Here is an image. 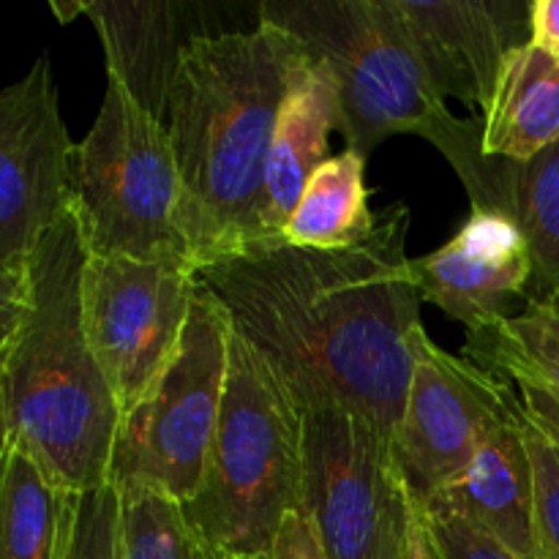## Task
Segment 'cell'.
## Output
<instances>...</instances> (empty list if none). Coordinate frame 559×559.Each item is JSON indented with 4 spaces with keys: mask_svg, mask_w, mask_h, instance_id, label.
Instances as JSON below:
<instances>
[{
    "mask_svg": "<svg viewBox=\"0 0 559 559\" xmlns=\"http://www.w3.org/2000/svg\"><path fill=\"white\" fill-rule=\"evenodd\" d=\"M409 224L399 202L347 249H298L278 238L200 267L197 282L304 413L349 409L393 437L424 333Z\"/></svg>",
    "mask_w": 559,
    "mask_h": 559,
    "instance_id": "cell-1",
    "label": "cell"
},
{
    "mask_svg": "<svg viewBox=\"0 0 559 559\" xmlns=\"http://www.w3.org/2000/svg\"><path fill=\"white\" fill-rule=\"evenodd\" d=\"M300 58L304 47L265 20L191 36L180 52L164 126L194 271L265 243L257 216L267 153Z\"/></svg>",
    "mask_w": 559,
    "mask_h": 559,
    "instance_id": "cell-2",
    "label": "cell"
},
{
    "mask_svg": "<svg viewBox=\"0 0 559 559\" xmlns=\"http://www.w3.org/2000/svg\"><path fill=\"white\" fill-rule=\"evenodd\" d=\"M87 249L71 202L25 260V298L0 364L9 440L60 489H104L123 413L82 320Z\"/></svg>",
    "mask_w": 559,
    "mask_h": 559,
    "instance_id": "cell-3",
    "label": "cell"
},
{
    "mask_svg": "<svg viewBox=\"0 0 559 559\" xmlns=\"http://www.w3.org/2000/svg\"><path fill=\"white\" fill-rule=\"evenodd\" d=\"M260 20L287 31L336 76L342 134L369 158L382 140H429L467 178L484 162L480 118H453L404 36L391 0H265Z\"/></svg>",
    "mask_w": 559,
    "mask_h": 559,
    "instance_id": "cell-4",
    "label": "cell"
},
{
    "mask_svg": "<svg viewBox=\"0 0 559 559\" xmlns=\"http://www.w3.org/2000/svg\"><path fill=\"white\" fill-rule=\"evenodd\" d=\"M304 508V409L271 366L229 333L216 435L183 516L213 559H267Z\"/></svg>",
    "mask_w": 559,
    "mask_h": 559,
    "instance_id": "cell-5",
    "label": "cell"
},
{
    "mask_svg": "<svg viewBox=\"0 0 559 559\" xmlns=\"http://www.w3.org/2000/svg\"><path fill=\"white\" fill-rule=\"evenodd\" d=\"M180 205L183 186L167 126L107 80L102 109L71 164V211L87 254L194 271Z\"/></svg>",
    "mask_w": 559,
    "mask_h": 559,
    "instance_id": "cell-6",
    "label": "cell"
},
{
    "mask_svg": "<svg viewBox=\"0 0 559 559\" xmlns=\"http://www.w3.org/2000/svg\"><path fill=\"white\" fill-rule=\"evenodd\" d=\"M229 333L218 300L197 289L173 360L120 418L107 478L112 489H151L180 506L197 495L222 413Z\"/></svg>",
    "mask_w": 559,
    "mask_h": 559,
    "instance_id": "cell-7",
    "label": "cell"
},
{
    "mask_svg": "<svg viewBox=\"0 0 559 559\" xmlns=\"http://www.w3.org/2000/svg\"><path fill=\"white\" fill-rule=\"evenodd\" d=\"M304 513L325 559L407 557L418 502L393 437L349 409H306Z\"/></svg>",
    "mask_w": 559,
    "mask_h": 559,
    "instance_id": "cell-8",
    "label": "cell"
},
{
    "mask_svg": "<svg viewBox=\"0 0 559 559\" xmlns=\"http://www.w3.org/2000/svg\"><path fill=\"white\" fill-rule=\"evenodd\" d=\"M197 289L191 267L87 254L82 320L120 413H129L173 360Z\"/></svg>",
    "mask_w": 559,
    "mask_h": 559,
    "instance_id": "cell-9",
    "label": "cell"
},
{
    "mask_svg": "<svg viewBox=\"0 0 559 559\" xmlns=\"http://www.w3.org/2000/svg\"><path fill=\"white\" fill-rule=\"evenodd\" d=\"M516 402L502 377L445 353L420 333L407 402L393 435L413 500L426 506L469 464L480 440Z\"/></svg>",
    "mask_w": 559,
    "mask_h": 559,
    "instance_id": "cell-10",
    "label": "cell"
},
{
    "mask_svg": "<svg viewBox=\"0 0 559 559\" xmlns=\"http://www.w3.org/2000/svg\"><path fill=\"white\" fill-rule=\"evenodd\" d=\"M74 142L47 55L0 91V271H20L71 202Z\"/></svg>",
    "mask_w": 559,
    "mask_h": 559,
    "instance_id": "cell-11",
    "label": "cell"
},
{
    "mask_svg": "<svg viewBox=\"0 0 559 559\" xmlns=\"http://www.w3.org/2000/svg\"><path fill=\"white\" fill-rule=\"evenodd\" d=\"M391 9L435 91L484 118L506 58L530 44V3L391 0Z\"/></svg>",
    "mask_w": 559,
    "mask_h": 559,
    "instance_id": "cell-12",
    "label": "cell"
},
{
    "mask_svg": "<svg viewBox=\"0 0 559 559\" xmlns=\"http://www.w3.org/2000/svg\"><path fill=\"white\" fill-rule=\"evenodd\" d=\"M415 289L467 338L486 336L513 317V304L530 298L533 257L516 218L497 211H469L464 227L442 249L409 260Z\"/></svg>",
    "mask_w": 559,
    "mask_h": 559,
    "instance_id": "cell-13",
    "label": "cell"
},
{
    "mask_svg": "<svg viewBox=\"0 0 559 559\" xmlns=\"http://www.w3.org/2000/svg\"><path fill=\"white\" fill-rule=\"evenodd\" d=\"M522 404L508 407L491 424L467 467L437 491L426 506L456 513L522 559H538L535 549L533 459L519 418Z\"/></svg>",
    "mask_w": 559,
    "mask_h": 559,
    "instance_id": "cell-14",
    "label": "cell"
},
{
    "mask_svg": "<svg viewBox=\"0 0 559 559\" xmlns=\"http://www.w3.org/2000/svg\"><path fill=\"white\" fill-rule=\"evenodd\" d=\"M333 131H342L336 76L328 63L304 49L267 153L265 186H262L260 216H257L265 243L278 240L311 175L331 158L328 151H331Z\"/></svg>",
    "mask_w": 559,
    "mask_h": 559,
    "instance_id": "cell-15",
    "label": "cell"
},
{
    "mask_svg": "<svg viewBox=\"0 0 559 559\" xmlns=\"http://www.w3.org/2000/svg\"><path fill=\"white\" fill-rule=\"evenodd\" d=\"M180 5L169 0H96L82 3L107 58V80L156 120L167 118L169 91L180 52L189 38L180 36Z\"/></svg>",
    "mask_w": 559,
    "mask_h": 559,
    "instance_id": "cell-16",
    "label": "cell"
},
{
    "mask_svg": "<svg viewBox=\"0 0 559 559\" xmlns=\"http://www.w3.org/2000/svg\"><path fill=\"white\" fill-rule=\"evenodd\" d=\"M464 358L502 377L522 413L559 445V306L530 298L491 333L467 338Z\"/></svg>",
    "mask_w": 559,
    "mask_h": 559,
    "instance_id": "cell-17",
    "label": "cell"
},
{
    "mask_svg": "<svg viewBox=\"0 0 559 559\" xmlns=\"http://www.w3.org/2000/svg\"><path fill=\"white\" fill-rule=\"evenodd\" d=\"M480 126L489 158L527 164L555 145L559 140V60L533 44L513 49L502 63Z\"/></svg>",
    "mask_w": 559,
    "mask_h": 559,
    "instance_id": "cell-18",
    "label": "cell"
},
{
    "mask_svg": "<svg viewBox=\"0 0 559 559\" xmlns=\"http://www.w3.org/2000/svg\"><path fill=\"white\" fill-rule=\"evenodd\" d=\"M366 158L344 147L306 186L278 238L298 249L336 251L355 246L377 227L366 189Z\"/></svg>",
    "mask_w": 559,
    "mask_h": 559,
    "instance_id": "cell-19",
    "label": "cell"
},
{
    "mask_svg": "<svg viewBox=\"0 0 559 559\" xmlns=\"http://www.w3.org/2000/svg\"><path fill=\"white\" fill-rule=\"evenodd\" d=\"M71 491L16 442L0 453V559H58Z\"/></svg>",
    "mask_w": 559,
    "mask_h": 559,
    "instance_id": "cell-20",
    "label": "cell"
},
{
    "mask_svg": "<svg viewBox=\"0 0 559 559\" xmlns=\"http://www.w3.org/2000/svg\"><path fill=\"white\" fill-rule=\"evenodd\" d=\"M513 218L533 257L530 298L559 306V140L519 164Z\"/></svg>",
    "mask_w": 559,
    "mask_h": 559,
    "instance_id": "cell-21",
    "label": "cell"
},
{
    "mask_svg": "<svg viewBox=\"0 0 559 559\" xmlns=\"http://www.w3.org/2000/svg\"><path fill=\"white\" fill-rule=\"evenodd\" d=\"M118 491V489H115ZM120 497V559H205L183 506L151 489H123Z\"/></svg>",
    "mask_w": 559,
    "mask_h": 559,
    "instance_id": "cell-22",
    "label": "cell"
},
{
    "mask_svg": "<svg viewBox=\"0 0 559 559\" xmlns=\"http://www.w3.org/2000/svg\"><path fill=\"white\" fill-rule=\"evenodd\" d=\"M58 559H120V497L112 486L71 495Z\"/></svg>",
    "mask_w": 559,
    "mask_h": 559,
    "instance_id": "cell-23",
    "label": "cell"
},
{
    "mask_svg": "<svg viewBox=\"0 0 559 559\" xmlns=\"http://www.w3.org/2000/svg\"><path fill=\"white\" fill-rule=\"evenodd\" d=\"M535 480V549L538 559H559V445L519 409Z\"/></svg>",
    "mask_w": 559,
    "mask_h": 559,
    "instance_id": "cell-24",
    "label": "cell"
},
{
    "mask_svg": "<svg viewBox=\"0 0 559 559\" xmlns=\"http://www.w3.org/2000/svg\"><path fill=\"white\" fill-rule=\"evenodd\" d=\"M418 511L437 559H522L456 513L440 508H418Z\"/></svg>",
    "mask_w": 559,
    "mask_h": 559,
    "instance_id": "cell-25",
    "label": "cell"
},
{
    "mask_svg": "<svg viewBox=\"0 0 559 559\" xmlns=\"http://www.w3.org/2000/svg\"><path fill=\"white\" fill-rule=\"evenodd\" d=\"M267 559H325L320 540H317L314 527H311L304 508L295 511L293 516L284 522L282 533H278Z\"/></svg>",
    "mask_w": 559,
    "mask_h": 559,
    "instance_id": "cell-26",
    "label": "cell"
},
{
    "mask_svg": "<svg viewBox=\"0 0 559 559\" xmlns=\"http://www.w3.org/2000/svg\"><path fill=\"white\" fill-rule=\"evenodd\" d=\"M22 267L20 271H0V364H3L5 344L20 320L22 298H25V271Z\"/></svg>",
    "mask_w": 559,
    "mask_h": 559,
    "instance_id": "cell-27",
    "label": "cell"
},
{
    "mask_svg": "<svg viewBox=\"0 0 559 559\" xmlns=\"http://www.w3.org/2000/svg\"><path fill=\"white\" fill-rule=\"evenodd\" d=\"M530 44L559 60V0L530 3Z\"/></svg>",
    "mask_w": 559,
    "mask_h": 559,
    "instance_id": "cell-28",
    "label": "cell"
},
{
    "mask_svg": "<svg viewBox=\"0 0 559 559\" xmlns=\"http://www.w3.org/2000/svg\"><path fill=\"white\" fill-rule=\"evenodd\" d=\"M404 559H437L435 549H431L429 544V533H426V524H424V516H420V511H418V519H415L413 535H409L407 557Z\"/></svg>",
    "mask_w": 559,
    "mask_h": 559,
    "instance_id": "cell-29",
    "label": "cell"
},
{
    "mask_svg": "<svg viewBox=\"0 0 559 559\" xmlns=\"http://www.w3.org/2000/svg\"><path fill=\"white\" fill-rule=\"evenodd\" d=\"M5 442H9V426H5V413H3V399H0V453H3Z\"/></svg>",
    "mask_w": 559,
    "mask_h": 559,
    "instance_id": "cell-30",
    "label": "cell"
},
{
    "mask_svg": "<svg viewBox=\"0 0 559 559\" xmlns=\"http://www.w3.org/2000/svg\"><path fill=\"white\" fill-rule=\"evenodd\" d=\"M205 559H213V557H205Z\"/></svg>",
    "mask_w": 559,
    "mask_h": 559,
    "instance_id": "cell-31",
    "label": "cell"
}]
</instances>
